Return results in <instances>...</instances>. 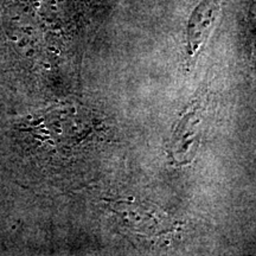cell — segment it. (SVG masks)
Returning a JSON list of instances; mask_svg holds the SVG:
<instances>
[{
	"label": "cell",
	"instance_id": "cell-1",
	"mask_svg": "<svg viewBox=\"0 0 256 256\" xmlns=\"http://www.w3.org/2000/svg\"><path fill=\"white\" fill-rule=\"evenodd\" d=\"M222 0H200L194 8L186 26L188 55L194 56L212 32L218 19Z\"/></svg>",
	"mask_w": 256,
	"mask_h": 256
}]
</instances>
